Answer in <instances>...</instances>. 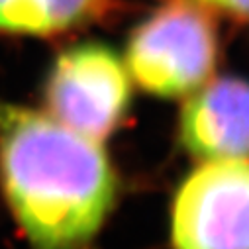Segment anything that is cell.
<instances>
[{"mask_svg":"<svg viewBox=\"0 0 249 249\" xmlns=\"http://www.w3.org/2000/svg\"><path fill=\"white\" fill-rule=\"evenodd\" d=\"M195 2L235 18H249V0H195Z\"/></svg>","mask_w":249,"mask_h":249,"instance_id":"7","label":"cell"},{"mask_svg":"<svg viewBox=\"0 0 249 249\" xmlns=\"http://www.w3.org/2000/svg\"><path fill=\"white\" fill-rule=\"evenodd\" d=\"M180 140L193 155L216 159H249V81L222 77L186 102Z\"/></svg>","mask_w":249,"mask_h":249,"instance_id":"5","label":"cell"},{"mask_svg":"<svg viewBox=\"0 0 249 249\" xmlns=\"http://www.w3.org/2000/svg\"><path fill=\"white\" fill-rule=\"evenodd\" d=\"M114 0H0V34L47 37L92 24Z\"/></svg>","mask_w":249,"mask_h":249,"instance_id":"6","label":"cell"},{"mask_svg":"<svg viewBox=\"0 0 249 249\" xmlns=\"http://www.w3.org/2000/svg\"><path fill=\"white\" fill-rule=\"evenodd\" d=\"M218 59V34L208 14L191 0L155 10L142 22L126 51V69L151 94L178 98L198 90Z\"/></svg>","mask_w":249,"mask_h":249,"instance_id":"2","label":"cell"},{"mask_svg":"<svg viewBox=\"0 0 249 249\" xmlns=\"http://www.w3.org/2000/svg\"><path fill=\"white\" fill-rule=\"evenodd\" d=\"M173 249H249V161L216 159L177 191Z\"/></svg>","mask_w":249,"mask_h":249,"instance_id":"4","label":"cell"},{"mask_svg":"<svg viewBox=\"0 0 249 249\" xmlns=\"http://www.w3.org/2000/svg\"><path fill=\"white\" fill-rule=\"evenodd\" d=\"M132 90L122 59L102 43H79L61 53L45 81L49 116L65 128L102 142L124 120Z\"/></svg>","mask_w":249,"mask_h":249,"instance_id":"3","label":"cell"},{"mask_svg":"<svg viewBox=\"0 0 249 249\" xmlns=\"http://www.w3.org/2000/svg\"><path fill=\"white\" fill-rule=\"evenodd\" d=\"M0 189L32 249H83L116 198L100 142L0 98Z\"/></svg>","mask_w":249,"mask_h":249,"instance_id":"1","label":"cell"}]
</instances>
